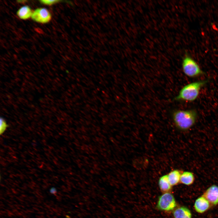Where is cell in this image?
Instances as JSON below:
<instances>
[{
    "mask_svg": "<svg viewBox=\"0 0 218 218\" xmlns=\"http://www.w3.org/2000/svg\"><path fill=\"white\" fill-rule=\"evenodd\" d=\"M31 18L36 22L46 23L50 21L51 15L50 12L46 8H38L33 12Z\"/></svg>",
    "mask_w": 218,
    "mask_h": 218,
    "instance_id": "5b68a950",
    "label": "cell"
},
{
    "mask_svg": "<svg viewBox=\"0 0 218 218\" xmlns=\"http://www.w3.org/2000/svg\"><path fill=\"white\" fill-rule=\"evenodd\" d=\"M158 183L160 190L164 193L168 192L171 189L172 186L169 181L167 175L161 177L159 179Z\"/></svg>",
    "mask_w": 218,
    "mask_h": 218,
    "instance_id": "8fae6325",
    "label": "cell"
},
{
    "mask_svg": "<svg viewBox=\"0 0 218 218\" xmlns=\"http://www.w3.org/2000/svg\"><path fill=\"white\" fill-rule=\"evenodd\" d=\"M40 2L41 3L44 5H50L58 3L59 2H61V1L57 0H41L40 1Z\"/></svg>",
    "mask_w": 218,
    "mask_h": 218,
    "instance_id": "5bb4252c",
    "label": "cell"
},
{
    "mask_svg": "<svg viewBox=\"0 0 218 218\" xmlns=\"http://www.w3.org/2000/svg\"><path fill=\"white\" fill-rule=\"evenodd\" d=\"M173 215L174 218H192L190 210L185 206H179L174 210Z\"/></svg>",
    "mask_w": 218,
    "mask_h": 218,
    "instance_id": "ba28073f",
    "label": "cell"
},
{
    "mask_svg": "<svg viewBox=\"0 0 218 218\" xmlns=\"http://www.w3.org/2000/svg\"><path fill=\"white\" fill-rule=\"evenodd\" d=\"M210 205L208 200L202 195L196 199L194 203V207L197 212L202 213L208 210Z\"/></svg>",
    "mask_w": 218,
    "mask_h": 218,
    "instance_id": "52a82bcc",
    "label": "cell"
},
{
    "mask_svg": "<svg viewBox=\"0 0 218 218\" xmlns=\"http://www.w3.org/2000/svg\"><path fill=\"white\" fill-rule=\"evenodd\" d=\"M195 179L193 173L190 171L182 172L180 177V182L187 186L191 185L194 183Z\"/></svg>",
    "mask_w": 218,
    "mask_h": 218,
    "instance_id": "9c48e42d",
    "label": "cell"
},
{
    "mask_svg": "<svg viewBox=\"0 0 218 218\" xmlns=\"http://www.w3.org/2000/svg\"><path fill=\"white\" fill-rule=\"evenodd\" d=\"M210 205L215 206L218 204V186L213 185L208 187L203 195Z\"/></svg>",
    "mask_w": 218,
    "mask_h": 218,
    "instance_id": "8992f818",
    "label": "cell"
},
{
    "mask_svg": "<svg viewBox=\"0 0 218 218\" xmlns=\"http://www.w3.org/2000/svg\"><path fill=\"white\" fill-rule=\"evenodd\" d=\"M33 12L29 7L24 6L21 7L17 11V15L20 19L26 20L31 17Z\"/></svg>",
    "mask_w": 218,
    "mask_h": 218,
    "instance_id": "7c38bea8",
    "label": "cell"
},
{
    "mask_svg": "<svg viewBox=\"0 0 218 218\" xmlns=\"http://www.w3.org/2000/svg\"><path fill=\"white\" fill-rule=\"evenodd\" d=\"M182 67L184 74L190 78H196L205 74L197 62L186 52L183 58Z\"/></svg>",
    "mask_w": 218,
    "mask_h": 218,
    "instance_id": "3957f363",
    "label": "cell"
},
{
    "mask_svg": "<svg viewBox=\"0 0 218 218\" xmlns=\"http://www.w3.org/2000/svg\"><path fill=\"white\" fill-rule=\"evenodd\" d=\"M182 173L180 170L175 169L171 170L167 174L169 181L172 186L177 185L180 182Z\"/></svg>",
    "mask_w": 218,
    "mask_h": 218,
    "instance_id": "30bf717a",
    "label": "cell"
},
{
    "mask_svg": "<svg viewBox=\"0 0 218 218\" xmlns=\"http://www.w3.org/2000/svg\"><path fill=\"white\" fill-rule=\"evenodd\" d=\"M209 81V79H207L186 84L181 89L174 100L189 102L195 101L198 97L201 89Z\"/></svg>",
    "mask_w": 218,
    "mask_h": 218,
    "instance_id": "7a4b0ae2",
    "label": "cell"
},
{
    "mask_svg": "<svg viewBox=\"0 0 218 218\" xmlns=\"http://www.w3.org/2000/svg\"><path fill=\"white\" fill-rule=\"evenodd\" d=\"M0 121V134L1 135L5 131L8 126L5 119L3 117H1Z\"/></svg>",
    "mask_w": 218,
    "mask_h": 218,
    "instance_id": "4fadbf2b",
    "label": "cell"
},
{
    "mask_svg": "<svg viewBox=\"0 0 218 218\" xmlns=\"http://www.w3.org/2000/svg\"><path fill=\"white\" fill-rule=\"evenodd\" d=\"M176 206L173 196L168 192L164 193L159 197L156 207L160 210L169 211L175 209Z\"/></svg>",
    "mask_w": 218,
    "mask_h": 218,
    "instance_id": "277c9868",
    "label": "cell"
},
{
    "mask_svg": "<svg viewBox=\"0 0 218 218\" xmlns=\"http://www.w3.org/2000/svg\"><path fill=\"white\" fill-rule=\"evenodd\" d=\"M198 117L196 110L194 109L178 110L172 114V118L176 127L179 130L186 131L195 124Z\"/></svg>",
    "mask_w": 218,
    "mask_h": 218,
    "instance_id": "6da1fadb",
    "label": "cell"
}]
</instances>
